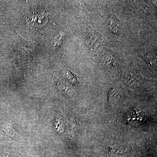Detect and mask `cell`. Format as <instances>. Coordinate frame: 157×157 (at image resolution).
I'll use <instances>...</instances> for the list:
<instances>
[{
    "label": "cell",
    "mask_w": 157,
    "mask_h": 157,
    "mask_svg": "<svg viewBox=\"0 0 157 157\" xmlns=\"http://www.w3.org/2000/svg\"><path fill=\"white\" fill-rule=\"evenodd\" d=\"M62 38V36L61 35H58L57 36H56V37L55 39V40H54V43H55L54 45H56V46L57 45V43H58H58L59 42H60V41L61 39Z\"/></svg>",
    "instance_id": "obj_2"
},
{
    "label": "cell",
    "mask_w": 157,
    "mask_h": 157,
    "mask_svg": "<svg viewBox=\"0 0 157 157\" xmlns=\"http://www.w3.org/2000/svg\"><path fill=\"white\" fill-rule=\"evenodd\" d=\"M67 76L69 81L75 84H78V82H77L78 81H77V79L76 78V76H75V74L72 73L71 71L69 70V71L67 73Z\"/></svg>",
    "instance_id": "obj_1"
}]
</instances>
